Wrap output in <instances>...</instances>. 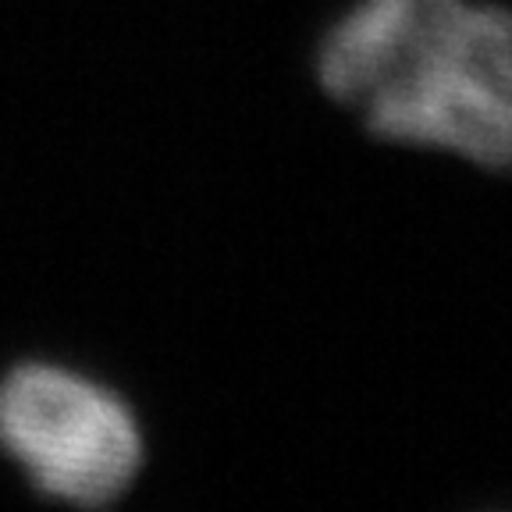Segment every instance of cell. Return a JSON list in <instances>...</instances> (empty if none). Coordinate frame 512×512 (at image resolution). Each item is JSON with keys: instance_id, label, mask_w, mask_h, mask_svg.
<instances>
[{"instance_id": "6da1fadb", "label": "cell", "mask_w": 512, "mask_h": 512, "mask_svg": "<svg viewBox=\"0 0 512 512\" xmlns=\"http://www.w3.org/2000/svg\"><path fill=\"white\" fill-rule=\"evenodd\" d=\"M363 114L395 143L512 168V11L434 0L395 72L363 100Z\"/></svg>"}, {"instance_id": "7a4b0ae2", "label": "cell", "mask_w": 512, "mask_h": 512, "mask_svg": "<svg viewBox=\"0 0 512 512\" xmlns=\"http://www.w3.org/2000/svg\"><path fill=\"white\" fill-rule=\"evenodd\" d=\"M0 448L40 491L104 505L136 480L143 434L104 384L50 363H25L0 381Z\"/></svg>"}, {"instance_id": "3957f363", "label": "cell", "mask_w": 512, "mask_h": 512, "mask_svg": "<svg viewBox=\"0 0 512 512\" xmlns=\"http://www.w3.org/2000/svg\"><path fill=\"white\" fill-rule=\"evenodd\" d=\"M434 0H360L320 47V82L335 100L363 107L395 72Z\"/></svg>"}]
</instances>
